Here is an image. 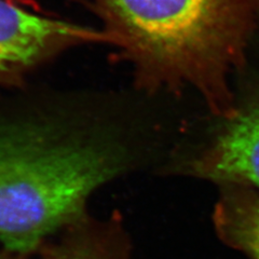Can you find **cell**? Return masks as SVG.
I'll list each match as a JSON object with an SVG mask.
<instances>
[{
	"instance_id": "6da1fadb",
	"label": "cell",
	"mask_w": 259,
	"mask_h": 259,
	"mask_svg": "<svg viewBox=\"0 0 259 259\" xmlns=\"http://www.w3.org/2000/svg\"><path fill=\"white\" fill-rule=\"evenodd\" d=\"M131 150L106 112H0V242L32 255L87 215L101 186L124 173Z\"/></svg>"
},
{
	"instance_id": "7a4b0ae2",
	"label": "cell",
	"mask_w": 259,
	"mask_h": 259,
	"mask_svg": "<svg viewBox=\"0 0 259 259\" xmlns=\"http://www.w3.org/2000/svg\"><path fill=\"white\" fill-rule=\"evenodd\" d=\"M110 42L145 91L193 88L216 116L236 112L229 78L245 63L259 0H96Z\"/></svg>"
},
{
	"instance_id": "3957f363",
	"label": "cell",
	"mask_w": 259,
	"mask_h": 259,
	"mask_svg": "<svg viewBox=\"0 0 259 259\" xmlns=\"http://www.w3.org/2000/svg\"><path fill=\"white\" fill-rule=\"evenodd\" d=\"M99 40L110 42L106 32L42 18L0 0V81L18 80L69 45Z\"/></svg>"
},
{
	"instance_id": "277c9868",
	"label": "cell",
	"mask_w": 259,
	"mask_h": 259,
	"mask_svg": "<svg viewBox=\"0 0 259 259\" xmlns=\"http://www.w3.org/2000/svg\"><path fill=\"white\" fill-rule=\"evenodd\" d=\"M215 139L182 171L224 185L259 187V102L236 110Z\"/></svg>"
},
{
	"instance_id": "5b68a950",
	"label": "cell",
	"mask_w": 259,
	"mask_h": 259,
	"mask_svg": "<svg viewBox=\"0 0 259 259\" xmlns=\"http://www.w3.org/2000/svg\"><path fill=\"white\" fill-rule=\"evenodd\" d=\"M35 259H130L120 218L97 221L88 214L46 241Z\"/></svg>"
},
{
	"instance_id": "8992f818",
	"label": "cell",
	"mask_w": 259,
	"mask_h": 259,
	"mask_svg": "<svg viewBox=\"0 0 259 259\" xmlns=\"http://www.w3.org/2000/svg\"><path fill=\"white\" fill-rule=\"evenodd\" d=\"M218 236L249 259H259V194L247 186L224 185L214 213Z\"/></svg>"
},
{
	"instance_id": "52a82bcc",
	"label": "cell",
	"mask_w": 259,
	"mask_h": 259,
	"mask_svg": "<svg viewBox=\"0 0 259 259\" xmlns=\"http://www.w3.org/2000/svg\"><path fill=\"white\" fill-rule=\"evenodd\" d=\"M0 259H35V255H26V254H20L10 252V250H3L0 253Z\"/></svg>"
}]
</instances>
